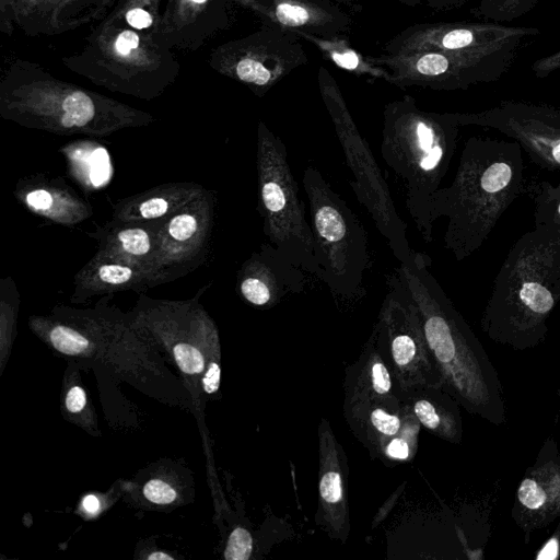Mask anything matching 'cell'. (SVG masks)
I'll use <instances>...</instances> for the list:
<instances>
[{"label":"cell","instance_id":"1","mask_svg":"<svg viewBox=\"0 0 560 560\" xmlns=\"http://www.w3.org/2000/svg\"><path fill=\"white\" fill-rule=\"evenodd\" d=\"M430 256L413 249L396 272L412 296L441 385L467 412L501 425L506 408L499 374L485 348L430 271Z\"/></svg>","mask_w":560,"mask_h":560},{"label":"cell","instance_id":"2","mask_svg":"<svg viewBox=\"0 0 560 560\" xmlns=\"http://www.w3.org/2000/svg\"><path fill=\"white\" fill-rule=\"evenodd\" d=\"M521 145L512 140L469 137L452 183L434 196L432 215L447 218L444 247L460 261L477 252L526 187Z\"/></svg>","mask_w":560,"mask_h":560},{"label":"cell","instance_id":"3","mask_svg":"<svg viewBox=\"0 0 560 560\" xmlns=\"http://www.w3.org/2000/svg\"><path fill=\"white\" fill-rule=\"evenodd\" d=\"M559 302L560 226H535L505 256L480 326L497 343L532 349L545 341L548 318Z\"/></svg>","mask_w":560,"mask_h":560},{"label":"cell","instance_id":"4","mask_svg":"<svg viewBox=\"0 0 560 560\" xmlns=\"http://www.w3.org/2000/svg\"><path fill=\"white\" fill-rule=\"evenodd\" d=\"M0 116L59 136H109L155 121L151 114L63 81L37 62L13 59L0 81Z\"/></svg>","mask_w":560,"mask_h":560},{"label":"cell","instance_id":"5","mask_svg":"<svg viewBox=\"0 0 560 560\" xmlns=\"http://www.w3.org/2000/svg\"><path fill=\"white\" fill-rule=\"evenodd\" d=\"M460 128L454 113L423 110L410 95L383 110L381 155L400 182L405 207L425 243L433 240L434 196L450 170Z\"/></svg>","mask_w":560,"mask_h":560},{"label":"cell","instance_id":"6","mask_svg":"<svg viewBox=\"0 0 560 560\" xmlns=\"http://www.w3.org/2000/svg\"><path fill=\"white\" fill-rule=\"evenodd\" d=\"M61 63L95 85L144 101L161 96L180 70L173 50L108 14Z\"/></svg>","mask_w":560,"mask_h":560},{"label":"cell","instance_id":"7","mask_svg":"<svg viewBox=\"0 0 560 560\" xmlns=\"http://www.w3.org/2000/svg\"><path fill=\"white\" fill-rule=\"evenodd\" d=\"M314 235L319 278L337 298L355 300L364 294L370 268L365 230L349 205L314 166L302 177Z\"/></svg>","mask_w":560,"mask_h":560},{"label":"cell","instance_id":"8","mask_svg":"<svg viewBox=\"0 0 560 560\" xmlns=\"http://www.w3.org/2000/svg\"><path fill=\"white\" fill-rule=\"evenodd\" d=\"M256 168L258 211L268 243L308 275L318 277L314 235L288 161L284 142L260 120Z\"/></svg>","mask_w":560,"mask_h":560},{"label":"cell","instance_id":"9","mask_svg":"<svg viewBox=\"0 0 560 560\" xmlns=\"http://www.w3.org/2000/svg\"><path fill=\"white\" fill-rule=\"evenodd\" d=\"M317 82L346 163L353 175L350 186L395 258L399 264H406L411 259L413 249L408 241L407 224L395 208L382 171L366 140L359 132L337 81L324 66L318 69Z\"/></svg>","mask_w":560,"mask_h":560},{"label":"cell","instance_id":"10","mask_svg":"<svg viewBox=\"0 0 560 560\" xmlns=\"http://www.w3.org/2000/svg\"><path fill=\"white\" fill-rule=\"evenodd\" d=\"M540 30L490 22H438L408 26L383 47L388 55L441 50L468 56L508 70Z\"/></svg>","mask_w":560,"mask_h":560},{"label":"cell","instance_id":"11","mask_svg":"<svg viewBox=\"0 0 560 560\" xmlns=\"http://www.w3.org/2000/svg\"><path fill=\"white\" fill-rule=\"evenodd\" d=\"M387 287L373 329L401 396L422 386L442 387L419 310L396 271L388 277Z\"/></svg>","mask_w":560,"mask_h":560},{"label":"cell","instance_id":"12","mask_svg":"<svg viewBox=\"0 0 560 560\" xmlns=\"http://www.w3.org/2000/svg\"><path fill=\"white\" fill-rule=\"evenodd\" d=\"M307 61L299 35L269 25L215 47L208 59L214 71L244 84L258 97Z\"/></svg>","mask_w":560,"mask_h":560},{"label":"cell","instance_id":"13","mask_svg":"<svg viewBox=\"0 0 560 560\" xmlns=\"http://www.w3.org/2000/svg\"><path fill=\"white\" fill-rule=\"evenodd\" d=\"M343 416L371 457L386 466L411 462L421 424L401 395L343 401Z\"/></svg>","mask_w":560,"mask_h":560},{"label":"cell","instance_id":"14","mask_svg":"<svg viewBox=\"0 0 560 560\" xmlns=\"http://www.w3.org/2000/svg\"><path fill=\"white\" fill-rule=\"evenodd\" d=\"M454 114L462 127L497 130L516 141L538 166L560 171V108L506 100L483 110Z\"/></svg>","mask_w":560,"mask_h":560},{"label":"cell","instance_id":"15","mask_svg":"<svg viewBox=\"0 0 560 560\" xmlns=\"http://www.w3.org/2000/svg\"><path fill=\"white\" fill-rule=\"evenodd\" d=\"M217 196L207 191L177 212L160 220L154 262L155 285L188 275L211 250Z\"/></svg>","mask_w":560,"mask_h":560},{"label":"cell","instance_id":"16","mask_svg":"<svg viewBox=\"0 0 560 560\" xmlns=\"http://www.w3.org/2000/svg\"><path fill=\"white\" fill-rule=\"evenodd\" d=\"M372 59L390 72L389 83L400 89L467 90L495 82L509 71L488 61L441 50L384 54Z\"/></svg>","mask_w":560,"mask_h":560},{"label":"cell","instance_id":"17","mask_svg":"<svg viewBox=\"0 0 560 560\" xmlns=\"http://www.w3.org/2000/svg\"><path fill=\"white\" fill-rule=\"evenodd\" d=\"M317 435L319 467L315 524L328 537L346 542L350 534L348 457L325 417L319 421Z\"/></svg>","mask_w":560,"mask_h":560},{"label":"cell","instance_id":"18","mask_svg":"<svg viewBox=\"0 0 560 560\" xmlns=\"http://www.w3.org/2000/svg\"><path fill=\"white\" fill-rule=\"evenodd\" d=\"M516 525L529 534L560 517V453L552 436L546 439L534 464L525 470L512 509Z\"/></svg>","mask_w":560,"mask_h":560},{"label":"cell","instance_id":"19","mask_svg":"<svg viewBox=\"0 0 560 560\" xmlns=\"http://www.w3.org/2000/svg\"><path fill=\"white\" fill-rule=\"evenodd\" d=\"M233 0H167L154 40L171 50L197 51L232 23Z\"/></svg>","mask_w":560,"mask_h":560},{"label":"cell","instance_id":"20","mask_svg":"<svg viewBox=\"0 0 560 560\" xmlns=\"http://www.w3.org/2000/svg\"><path fill=\"white\" fill-rule=\"evenodd\" d=\"M264 25L325 38L348 37L353 21L331 0H233Z\"/></svg>","mask_w":560,"mask_h":560},{"label":"cell","instance_id":"21","mask_svg":"<svg viewBox=\"0 0 560 560\" xmlns=\"http://www.w3.org/2000/svg\"><path fill=\"white\" fill-rule=\"evenodd\" d=\"M305 275L276 247L264 243L242 264L236 289L250 305L270 308L287 296L301 293L306 284Z\"/></svg>","mask_w":560,"mask_h":560},{"label":"cell","instance_id":"22","mask_svg":"<svg viewBox=\"0 0 560 560\" xmlns=\"http://www.w3.org/2000/svg\"><path fill=\"white\" fill-rule=\"evenodd\" d=\"M14 24L27 36H55L101 21L115 0H10Z\"/></svg>","mask_w":560,"mask_h":560},{"label":"cell","instance_id":"23","mask_svg":"<svg viewBox=\"0 0 560 560\" xmlns=\"http://www.w3.org/2000/svg\"><path fill=\"white\" fill-rule=\"evenodd\" d=\"M14 196L32 213L56 224L75 225L93 214L91 205L62 178L46 174L20 178Z\"/></svg>","mask_w":560,"mask_h":560},{"label":"cell","instance_id":"24","mask_svg":"<svg viewBox=\"0 0 560 560\" xmlns=\"http://www.w3.org/2000/svg\"><path fill=\"white\" fill-rule=\"evenodd\" d=\"M160 220L117 222L109 220L89 233L97 242V252L143 270L154 282Z\"/></svg>","mask_w":560,"mask_h":560},{"label":"cell","instance_id":"25","mask_svg":"<svg viewBox=\"0 0 560 560\" xmlns=\"http://www.w3.org/2000/svg\"><path fill=\"white\" fill-rule=\"evenodd\" d=\"M150 288L151 279L143 270L96 250L75 273L71 301L81 303L95 295L126 290L142 292Z\"/></svg>","mask_w":560,"mask_h":560},{"label":"cell","instance_id":"26","mask_svg":"<svg viewBox=\"0 0 560 560\" xmlns=\"http://www.w3.org/2000/svg\"><path fill=\"white\" fill-rule=\"evenodd\" d=\"M207 189L194 182H172L115 202L112 219L117 222H144L166 218L202 196Z\"/></svg>","mask_w":560,"mask_h":560},{"label":"cell","instance_id":"27","mask_svg":"<svg viewBox=\"0 0 560 560\" xmlns=\"http://www.w3.org/2000/svg\"><path fill=\"white\" fill-rule=\"evenodd\" d=\"M395 395L401 394L373 329L358 359L345 369L343 401Z\"/></svg>","mask_w":560,"mask_h":560},{"label":"cell","instance_id":"28","mask_svg":"<svg viewBox=\"0 0 560 560\" xmlns=\"http://www.w3.org/2000/svg\"><path fill=\"white\" fill-rule=\"evenodd\" d=\"M421 427L453 444L463 439L460 405L441 386H422L402 396Z\"/></svg>","mask_w":560,"mask_h":560},{"label":"cell","instance_id":"29","mask_svg":"<svg viewBox=\"0 0 560 560\" xmlns=\"http://www.w3.org/2000/svg\"><path fill=\"white\" fill-rule=\"evenodd\" d=\"M68 172L83 190L103 188L112 178L113 166L108 151L92 140H77L60 149Z\"/></svg>","mask_w":560,"mask_h":560},{"label":"cell","instance_id":"30","mask_svg":"<svg viewBox=\"0 0 560 560\" xmlns=\"http://www.w3.org/2000/svg\"><path fill=\"white\" fill-rule=\"evenodd\" d=\"M296 35L313 44L323 57L336 67L360 77L384 80L389 83L390 72L386 68L376 65L372 56H364L354 49L348 37L325 38L304 33H298Z\"/></svg>","mask_w":560,"mask_h":560},{"label":"cell","instance_id":"31","mask_svg":"<svg viewBox=\"0 0 560 560\" xmlns=\"http://www.w3.org/2000/svg\"><path fill=\"white\" fill-rule=\"evenodd\" d=\"M162 0H117L108 15L153 37L162 18Z\"/></svg>","mask_w":560,"mask_h":560},{"label":"cell","instance_id":"32","mask_svg":"<svg viewBox=\"0 0 560 560\" xmlns=\"http://www.w3.org/2000/svg\"><path fill=\"white\" fill-rule=\"evenodd\" d=\"M525 194L533 205L535 226H560V182L529 178L526 180Z\"/></svg>","mask_w":560,"mask_h":560},{"label":"cell","instance_id":"33","mask_svg":"<svg viewBox=\"0 0 560 560\" xmlns=\"http://www.w3.org/2000/svg\"><path fill=\"white\" fill-rule=\"evenodd\" d=\"M49 339L56 350L69 355L81 354L90 347V340L80 330L65 324L54 325Z\"/></svg>","mask_w":560,"mask_h":560},{"label":"cell","instance_id":"34","mask_svg":"<svg viewBox=\"0 0 560 560\" xmlns=\"http://www.w3.org/2000/svg\"><path fill=\"white\" fill-rule=\"evenodd\" d=\"M539 0H495L482 18L497 23L512 22L533 10Z\"/></svg>","mask_w":560,"mask_h":560},{"label":"cell","instance_id":"35","mask_svg":"<svg viewBox=\"0 0 560 560\" xmlns=\"http://www.w3.org/2000/svg\"><path fill=\"white\" fill-rule=\"evenodd\" d=\"M173 353L177 365L186 374H198L205 368L201 352L189 343H177Z\"/></svg>","mask_w":560,"mask_h":560},{"label":"cell","instance_id":"36","mask_svg":"<svg viewBox=\"0 0 560 560\" xmlns=\"http://www.w3.org/2000/svg\"><path fill=\"white\" fill-rule=\"evenodd\" d=\"M253 550L250 534L242 527H236L230 535L224 558L228 560H247Z\"/></svg>","mask_w":560,"mask_h":560},{"label":"cell","instance_id":"37","mask_svg":"<svg viewBox=\"0 0 560 560\" xmlns=\"http://www.w3.org/2000/svg\"><path fill=\"white\" fill-rule=\"evenodd\" d=\"M145 498L156 504H168L176 499V491L166 482L153 479L143 488Z\"/></svg>","mask_w":560,"mask_h":560},{"label":"cell","instance_id":"38","mask_svg":"<svg viewBox=\"0 0 560 560\" xmlns=\"http://www.w3.org/2000/svg\"><path fill=\"white\" fill-rule=\"evenodd\" d=\"M532 72L537 79H545L556 71H560V49L536 59Z\"/></svg>","mask_w":560,"mask_h":560},{"label":"cell","instance_id":"39","mask_svg":"<svg viewBox=\"0 0 560 560\" xmlns=\"http://www.w3.org/2000/svg\"><path fill=\"white\" fill-rule=\"evenodd\" d=\"M220 374V365L217 362H211L202 378L203 389L206 390V393L213 394L219 389Z\"/></svg>","mask_w":560,"mask_h":560},{"label":"cell","instance_id":"40","mask_svg":"<svg viewBox=\"0 0 560 560\" xmlns=\"http://www.w3.org/2000/svg\"><path fill=\"white\" fill-rule=\"evenodd\" d=\"M86 404L84 390L80 386L70 388L66 396V407L71 412L81 411Z\"/></svg>","mask_w":560,"mask_h":560},{"label":"cell","instance_id":"41","mask_svg":"<svg viewBox=\"0 0 560 560\" xmlns=\"http://www.w3.org/2000/svg\"><path fill=\"white\" fill-rule=\"evenodd\" d=\"M467 1L469 0H446L448 10L458 8ZM494 1L495 0H480L479 5L474 10V13L478 16H483Z\"/></svg>","mask_w":560,"mask_h":560},{"label":"cell","instance_id":"42","mask_svg":"<svg viewBox=\"0 0 560 560\" xmlns=\"http://www.w3.org/2000/svg\"><path fill=\"white\" fill-rule=\"evenodd\" d=\"M405 5L416 7L425 4L434 10H448L446 0H396Z\"/></svg>","mask_w":560,"mask_h":560},{"label":"cell","instance_id":"43","mask_svg":"<svg viewBox=\"0 0 560 560\" xmlns=\"http://www.w3.org/2000/svg\"><path fill=\"white\" fill-rule=\"evenodd\" d=\"M82 508L85 512L95 514L100 510V501L95 495L89 494L83 499Z\"/></svg>","mask_w":560,"mask_h":560},{"label":"cell","instance_id":"44","mask_svg":"<svg viewBox=\"0 0 560 560\" xmlns=\"http://www.w3.org/2000/svg\"><path fill=\"white\" fill-rule=\"evenodd\" d=\"M148 559L150 560H153V559H156V560H160V559H168V560H172L173 557H171L170 555L167 553H164V552H154L152 555H150L148 557Z\"/></svg>","mask_w":560,"mask_h":560},{"label":"cell","instance_id":"45","mask_svg":"<svg viewBox=\"0 0 560 560\" xmlns=\"http://www.w3.org/2000/svg\"><path fill=\"white\" fill-rule=\"evenodd\" d=\"M334 1L337 3L343 4V5L350 7V8L357 7V0H334Z\"/></svg>","mask_w":560,"mask_h":560},{"label":"cell","instance_id":"46","mask_svg":"<svg viewBox=\"0 0 560 560\" xmlns=\"http://www.w3.org/2000/svg\"><path fill=\"white\" fill-rule=\"evenodd\" d=\"M557 395H558V401L560 402V382H559V386H558Z\"/></svg>","mask_w":560,"mask_h":560}]
</instances>
